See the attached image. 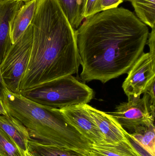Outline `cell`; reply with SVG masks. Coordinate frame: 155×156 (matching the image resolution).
Here are the masks:
<instances>
[{
  "label": "cell",
  "mask_w": 155,
  "mask_h": 156,
  "mask_svg": "<svg viewBox=\"0 0 155 156\" xmlns=\"http://www.w3.org/2000/svg\"><path fill=\"white\" fill-rule=\"evenodd\" d=\"M7 114L6 110L4 107L2 102L0 101V115Z\"/></svg>",
  "instance_id": "cell-23"
},
{
  "label": "cell",
  "mask_w": 155,
  "mask_h": 156,
  "mask_svg": "<svg viewBox=\"0 0 155 156\" xmlns=\"http://www.w3.org/2000/svg\"><path fill=\"white\" fill-rule=\"evenodd\" d=\"M27 152L31 156H90L86 150L45 145L32 139L28 143Z\"/></svg>",
  "instance_id": "cell-14"
},
{
  "label": "cell",
  "mask_w": 155,
  "mask_h": 156,
  "mask_svg": "<svg viewBox=\"0 0 155 156\" xmlns=\"http://www.w3.org/2000/svg\"><path fill=\"white\" fill-rule=\"evenodd\" d=\"M3 95L2 103L7 114L26 127L32 140L45 145L89 152L91 142L67 121L59 109L36 103L7 88Z\"/></svg>",
  "instance_id": "cell-3"
},
{
  "label": "cell",
  "mask_w": 155,
  "mask_h": 156,
  "mask_svg": "<svg viewBox=\"0 0 155 156\" xmlns=\"http://www.w3.org/2000/svg\"><path fill=\"white\" fill-rule=\"evenodd\" d=\"M6 87L5 84L4 82L2 77L1 73V68H0V101L2 102L4 97V91L6 89Z\"/></svg>",
  "instance_id": "cell-22"
},
{
  "label": "cell",
  "mask_w": 155,
  "mask_h": 156,
  "mask_svg": "<svg viewBox=\"0 0 155 156\" xmlns=\"http://www.w3.org/2000/svg\"><path fill=\"white\" fill-rule=\"evenodd\" d=\"M127 137L129 139V141L131 143L133 146L135 148L136 151L138 152L139 154L142 156H153L148 153L145 148H144L141 145L139 144L136 141L134 140L131 136L130 133H128L127 135Z\"/></svg>",
  "instance_id": "cell-21"
},
{
  "label": "cell",
  "mask_w": 155,
  "mask_h": 156,
  "mask_svg": "<svg viewBox=\"0 0 155 156\" xmlns=\"http://www.w3.org/2000/svg\"><path fill=\"white\" fill-rule=\"evenodd\" d=\"M127 1H129V2H132V0H126Z\"/></svg>",
  "instance_id": "cell-26"
},
{
  "label": "cell",
  "mask_w": 155,
  "mask_h": 156,
  "mask_svg": "<svg viewBox=\"0 0 155 156\" xmlns=\"http://www.w3.org/2000/svg\"><path fill=\"white\" fill-rule=\"evenodd\" d=\"M25 156H31V155H30V154H28V153L27 152H26V153H25Z\"/></svg>",
  "instance_id": "cell-25"
},
{
  "label": "cell",
  "mask_w": 155,
  "mask_h": 156,
  "mask_svg": "<svg viewBox=\"0 0 155 156\" xmlns=\"http://www.w3.org/2000/svg\"><path fill=\"white\" fill-rule=\"evenodd\" d=\"M0 156H25L8 135L0 128Z\"/></svg>",
  "instance_id": "cell-17"
},
{
  "label": "cell",
  "mask_w": 155,
  "mask_h": 156,
  "mask_svg": "<svg viewBox=\"0 0 155 156\" xmlns=\"http://www.w3.org/2000/svg\"><path fill=\"white\" fill-rule=\"evenodd\" d=\"M33 42L32 24L22 36L12 44L0 65L2 77L10 91L20 94L19 87L28 66Z\"/></svg>",
  "instance_id": "cell-5"
},
{
  "label": "cell",
  "mask_w": 155,
  "mask_h": 156,
  "mask_svg": "<svg viewBox=\"0 0 155 156\" xmlns=\"http://www.w3.org/2000/svg\"><path fill=\"white\" fill-rule=\"evenodd\" d=\"M123 0H99L96 6V13L109 9L118 7L123 2Z\"/></svg>",
  "instance_id": "cell-18"
},
{
  "label": "cell",
  "mask_w": 155,
  "mask_h": 156,
  "mask_svg": "<svg viewBox=\"0 0 155 156\" xmlns=\"http://www.w3.org/2000/svg\"><path fill=\"white\" fill-rule=\"evenodd\" d=\"M130 135L148 153L152 155L155 156L154 123L139 126Z\"/></svg>",
  "instance_id": "cell-15"
},
{
  "label": "cell",
  "mask_w": 155,
  "mask_h": 156,
  "mask_svg": "<svg viewBox=\"0 0 155 156\" xmlns=\"http://www.w3.org/2000/svg\"><path fill=\"white\" fill-rule=\"evenodd\" d=\"M33 42L20 94L76 74L80 65L76 32L57 0H36Z\"/></svg>",
  "instance_id": "cell-2"
},
{
  "label": "cell",
  "mask_w": 155,
  "mask_h": 156,
  "mask_svg": "<svg viewBox=\"0 0 155 156\" xmlns=\"http://www.w3.org/2000/svg\"><path fill=\"white\" fill-rule=\"evenodd\" d=\"M89 153L90 156H142L128 139L115 144H92Z\"/></svg>",
  "instance_id": "cell-13"
},
{
  "label": "cell",
  "mask_w": 155,
  "mask_h": 156,
  "mask_svg": "<svg viewBox=\"0 0 155 156\" xmlns=\"http://www.w3.org/2000/svg\"><path fill=\"white\" fill-rule=\"evenodd\" d=\"M124 129L133 132L142 126L154 123L155 115L151 112L148 94L137 98H128L126 102L120 103L114 112H106Z\"/></svg>",
  "instance_id": "cell-7"
},
{
  "label": "cell",
  "mask_w": 155,
  "mask_h": 156,
  "mask_svg": "<svg viewBox=\"0 0 155 156\" xmlns=\"http://www.w3.org/2000/svg\"><path fill=\"white\" fill-rule=\"evenodd\" d=\"M0 128L14 141L25 154L27 152L28 143L31 140L26 127L16 118L9 114L0 115Z\"/></svg>",
  "instance_id": "cell-12"
},
{
  "label": "cell",
  "mask_w": 155,
  "mask_h": 156,
  "mask_svg": "<svg viewBox=\"0 0 155 156\" xmlns=\"http://www.w3.org/2000/svg\"><path fill=\"white\" fill-rule=\"evenodd\" d=\"M36 7V0L26 2L15 12L10 20V33L12 44L24 34L31 24Z\"/></svg>",
  "instance_id": "cell-11"
},
{
  "label": "cell",
  "mask_w": 155,
  "mask_h": 156,
  "mask_svg": "<svg viewBox=\"0 0 155 156\" xmlns=\"http://www.w3.org/2000/svg\"><path fill=\"white\" fill-rule=\"evenodd\" d=\"M98 1L86 0L83 12L84 19H86L96 14V11Z\"/></svg>",
  "instance_id": "cell-19"
},
{
  "label": "cell",
  "mask_w": 155,
  "mask_h": 156,
  "mask_svg": "<svg viewBox=\"0 0 155 156\" xmlns=\"http://www.w3.org/2000/svg\"><path fill=\"white\" fill-rule=\"evenodd\" d=\"M15 1H20V2H26L31 1V0H15Z\"/></svg>",
  "instance_id": "cell-24"
},
{
  "label": "cell",
  "mask_w": 155,
  "mask_h": 156,
  "mask_svg": "<svg viewBox=\"0 0 155 156\" xmlns=\"http://www.w3.org/2000/svg\"><path fill=\"white\" fill-rule=\"evenodd\" d=\"M76 32L80 79L104 83L128 73L143 53L149 34L133 12L118 7L86 18Z\"/></svg>",
  "instance_id": "cell-1"
},
{
  "label": "cell",
  "mask_w": 155,
  "mask_h": 156,
  "mask_svg": "<svg viewBox=\"0 0 155 156\" xmlns=\"http://www.w3.org/2000/svg\"><path fill=\"white\" fill-rule=\"evenodd\" d=\"M85 105H73L59 110L67 121L91 144L105 143L103 134Z\"/></svg>",
  "instance_id": "cell-8"
},
{
  "label": "cell",
  "mask_w": 155,
  "mask_h": 156,
  "mask_svg": "<svg viewBox=\"0 0 155 156\" xmlns=\"http://www.w3.org/2000/svg\"><path fill=\"white\" fill-rule=\"evenodd\" d=\"M36 103L52 109L87 104L93 90L72 75L56 79L20 94Z\"/></svg>",
  "instance_id": "cell-4"
},
{
  "label": "cell",
  "mask_w": 155,
  "mask_h": 156,
  "mask_svg": "<svg viewBox=\"0 0 155 156\" xmlns=\"http://www.w3.org/2000/svg\"><path fill=\"white\" fill-rule=\"evenodd\" d=\"M24 4V2L15 0H0V65L12 45L10 36V20Z\"/></svg>",
  "instance_id": "cell-10"
},
{
  "label": "cell",
  "mask_w": 155,
  "mask_h": 156,
  "mask_svg": "<svg viewBox=\"0 0 155 156\" xmlns=\"http://www.w3.org/2000/svg\"><path fill=\"white\" fill-rule=\"evenodd\" d=\"M150 51L143 53L127 73L123 83L128 98H137L144 94L147 87L155 81V43L149 42Z\"/></svg>",
  "instance_id": "cell-6"
},
{
  "label": "cell",
  "mask_w": 155,
  "mask_h": 156,
  "mask_svg": "<svg viewBox=\"0 0 155 156\" xmlns=\"http://www.w3.org/2000/svg\"><path fill=\"white\" fill-rule=\"evenodd\" d=\"M137 17L151 28L155 27V0H132Z\"/></svg>",
  "instance_id": "cell-16"
},
{
  "label": "cell",
  "mask_w": 155,
  "mask_h": 156,
  "mask_svg": "<svg viewBox=\"0 0 155 156\" xmlns=\"http://www.w3.org/2000/svg\"><path fill=\"white\" fill-rule=\"evenodd\" d=\"M104 138L105 143L115 144L127 140L128 133L106 112L85 105Z\"/></svg>",
  "instance_id": "cell-9"
},
{
  "label": "cell",
  "mask_w": 155,
  "mask_h": 156,
  "mask_svg": "<svg viewBox=\"0 0 155 156\" xmlns=\"http://www.w3.org/2000/svg\"><path fill=\"white\" fill-rule=\"evenodd\" d=\"M155 81L153 82L147 89L145 93H147L149 95V105L151 112L155 115Z\"/></svg>",
  "instance_id": "cell-20"
}]
</instances>
